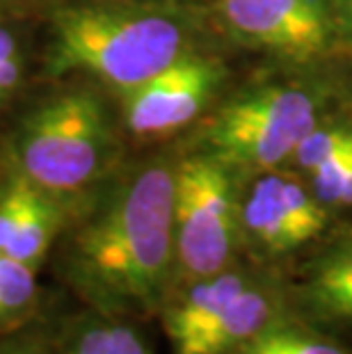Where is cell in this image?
<instances>
[{"instance_id":"cell-1","label":"cell","mask_w":352,"mask_h":354,"mask_svg":"<svg viewBox=\"0 0 352 354\" xmlns=\"http://www.w3.org/2000/svg\"><path fill=\"white\" fill-rule=\"evenodd\" d=\"M62 274L101 313H160L174 288V167L145 165L80 206L64 229Z\"/></svg>"},{"instance_id":"cell-2","label":"cell","mask_w":352,"mask_h":354,"mask_svg":"<svg viewBox=\"0 0 352 354\" xmlns=\"http://www.w3.org/2000/svg\"><path fill=\"white\" fill-rule=\"evenodd\" d=\"M188 32L174 14L147 5L82 3L53 14L48 71L87 73L122 92L183 55Z\"/></svg>"},{"instance_id":"cell-3","label":"cell","mask_w":352,"mask_h":354,"mask_svg":"<svg viewBox=\"0 0 352 354\" xmlns=\"http://www.w3.org/2000/svg\"><path fill=\"white\" fill-rule=\"evenodd\" d=\"M112 131L103 101L87 89L50 96L21 122L17 171L55 197L80 203L110 160Z\"/></svg>"},{"instance_id":"cell-4","label":"cell","mask_w":352,"mask_h":354,"mask_svg":"<svg viewBox=\"0 0 352 354\" xmlns=\"http://www.w3.org/2000/svg\"><path fill=\"white\" fill-rule=\"evenodd\" d=\"M290 311L277 286L229 266L176 288L160 318L172 354H234Z\"/></svg>"},{"instance_id":"cell-5","label":"cell","mask_w":352,"mask_h":354,"mask_svg":"<svg viewBox=\"0 0 352 354\" xmlns=\"http://www.w3.org/2000/svg\"><path fill=\"white\" fill-rule=\"evenodd\" d=\"M241 199L227 165L197 156L174 167V292L231 266Z\"/></svg>"},{"instance_id":"cell-6","label":"cell","mask_w":352,"mask_h":354,"mask_svg":"<svg viewBox=\"0 0 352 354\" xmlns=\"http://www.w3.org/2000/svg\"><path fill=\"white\" fill-rule=\"evenodd\" d=\"M316 126V101L299 87H266L224 105L206 128L208 156L229 169H270Z\"/></svg>"},{"instance_id":"cell-7","label":"cell","mask_w":352,"mask_h":354,"mask_svg":"<svg viewBox=\"0 0 352 354\" xmlns=\"http://www.w3.org/2000/svg\"><path fill=\"white\" fill-rule=\"evenodd\" d=\"M241 236L263 256H284L316 240L327 227V206L313 190L279 174L257 178L241 201Z\"/></svg>"},{"instance_id":"cell-8","label":"cell","mask_w":352,"mask_h":354,"mask_svg":"<svg viewBox=\"0 0 352 354\" xmlns=\"http://www.w3.org/2000/svg\"><path fill=\"white\" fill-rule=\"evenodd\" d=\"M222 66L211 57L183 53L156 76L124 92L126 126L140 138H158L190 124L211 101Z\"/></svg>"},{"instance_id":"cell-9","label":"cell","mask_w":352,"mask_h":354,"mask_svg":"<svg viewBox=\"0 0 352 354\" xmlns=\"http://www.w3.org/2000/svg\"><path fill=\"white\" fill-rule=\"evenodd\" d=\"M293 313L329 334L352 331V231L309 266Z\"/></svg>"},{"instance_id":"cell-10","label":"cell","mask_w":352,"mask_h":354,"mask_svg":"<svg viewBox=\"0 0 352 354\" xmlns=\"http://www.w3.org/2000/svg\"><path fill=\"white\" fill-rule=\"evenodd\" d=\"M78 208L80 203L64 201L30 183L24 213H21V220L10 245L5 247V254L14 261L26 263L28 268L39 270L41 263L46 261L50 247L69 227Z\"/></svg>"},{"instance_id":"cell-11","label":"cell","mask_w":352,"mask_h":354,"mask_svg":"<svg viewBox=\"0 0 352 354\" xmlns=\"http://www.w3.org/2000/svg\"><path fill=\"white\" fill-rule=\"evenodd\" d=\"M55 354H154L136 320L89 308L55 338Z\"/></svg>"},{"instance_id":"cell-12","label":"cell","mask_w":352,"mask_h":354,"mask_svg":"<svg viewBox=\"0 0 352 354\" xmlns=\"http://www.w3.org/2000/svg\"><path fill=\"white\" fill-rule=\"evenodd\" d=\"M234 354H352L336 334L313 327L293 311L277 318Z\"/></svg>"},{"instance_id":"cell-13","label":"cell","mask_w":352,"mask_h":354,"mask_svg":"<svg viewBox=\"0 0 352 354\" xmlns=\"http://www.w3.org/2000/svg\"><path fill=\"white\" fill-rule=\"evenodd\" d=\"M272 10L288 37L290 55L309 57L325 48L327 21L320 0H261Z\"/></svg>"},{"instance_id":"cell-14","label":"cell","mask_w":352,"mask_h":354,"mask_svg":"<svg viewBox=\"0 0 352 354\" xmlns=\"http://www.w3.org/2000/svg\"><path fill=\"white\" fill-rule=\"evenodd\" d=\"M220 19L241 41L290 55L286 32L270 7L261 0H220Z\"/></svg>"},{"instance_id":"cell-15","label":"cell","mask_w":352,"mask_h":354,"mask_svg":"<svg viewBox=\"0 0 352 354\" xmlns=\"http://www.w3.org/2000/svg\"><path fill=\"white\" fill-rule=\"evenodd\" d=\"M39 297L37 270L0 252V331L19 327Z\"/></svg>"},{"instance_id":"cell-16","label":"cell","mask_w":352,"mask_h":354,"mask_svg":"<svg viewBox=\"0 0 352 354\" xmlns=\"http://www.w3.org/2000/svg\"><path fill=\"white\" fill-rule=\"evenodd\" d=\"M313 194L332 208H352V147L309 171Z\"/></svg>"},{"instance_id":"cell-17","label":"cell","mask_w":352,"mask_h":354,"mask_svg":"<svg viewBox=\"0 0 352 354\" xmlns=\"http://www.w3.org/2000/svg\"><path fill=\"white\" fill-rule=\"evenodd\" d=\"M352 147V131L350 128H316L299 140L295 149V160L302 169L311 171L318 165H323L327 158L346 151Z\"/></svg>"},{"instance_id":"cell-18","label":"cell","mask_w":352,"mask_h":354,"mask_svg":"<svg viewBox=\"0 0 352 354\" xmlns=\"http://www.w3.org/2000/svg\"><path fill=\"white\" fill-rule=\"evenodd\" d=\"M28 187L30 180L21 176L19 171L10 174V178L0 185V252H5L14 231H17L21 213H24Z\"/></svg>"},{"instance_id":"cell-19","label":"cell","mask_w":352,"mask_h":354,"mask_svg":"<svg viewBox=\"0 0 352 354\" xmlns=\"http://www.w3.org/2000/svg\"><path fill=\"white\" fill-rule=\"evenodd\" d=\"M0 354H55V336L33 331V334L3 338Z\"/></svg>"},{"instance_id":"cell-20","label":"cell","mask_w":352,"mask_h":354,"mask_svg":"<svg viewBox=\"0 0 352 354\" xmlns=\"http://www.w3.org/2000/svg\"><path fill=\"white\" fill-rule=\"evenodd\" d=\"M24 78V55L21 50H12L10 55L0 57V103L17 89L19 80Z\"/></svg>"},{"instance_id":"cell-21","label":"cell","mask_w":352,"mask_h":354,"mask_svg":"<svg viewBox=\"0 0 352 354\" xmlns=\"http://www.w3.org/2000/svg\"><path fill=\"white\" fill-rule=\"evenodd\" d=\"M17 39H14V32L7 28H0V57L10 55L12 50H17Z\"/></svg>"},{"instance_id":"cell-22","label":"cell","mask_w":352,"mask_h":354,"mask_svg":"<svg viewBox=\"0 0 352 354\" xmlns=\"http://www.w3.org/2000/svg\"><path fill=\"white\" fill-rule=\"evenodd\" d=\"M350 10H352V0H350Z\"/></svg>"}]
</instances>
